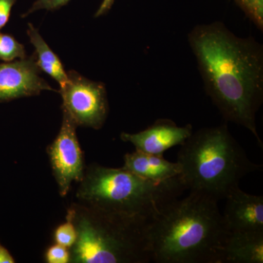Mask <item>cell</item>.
I'll return each instance as SVG.
<instances>
[{"label":"cell","instance_id":"obj_1","mask_svg":"<svg viewBox=\"0 0 263 263\" xmlns=\"http://www.w3.org/2000/svg\"><path fill=\"white\" fill-rule=\"evenodd\" d=\"M208 96L228 122L248 129L263 148L256 116L263 102V47L221 22L195 26L188 34Z\"/></svg>","mask_w":263,"mask_h":263},{"label":"cell","instance_id":"obj_2","mask_svg":"<svg viewBox=\"0 0 263 263\" xmlns=\"http://www.w3.org/2000/svg\"><path fill=\"white\" fill-rule=\"evenodd\" d=\"M219 200L190 191L161 211L146 228L151 261L158 263H221L228 231Z\"/></svg>","mask_w":263,"mask_h":263},{"label":"cell","instance_id":"obj_3","mask_svg":"<svg viewBox=\"0 0 263 263\" xmlns=\"http://www.w3.org/2000/svg\"><path fill=\"white\" fill-rule=\"evenodd\" d=\"M82 181L78 196L88 207L145 228L186 190L179 176L151 181L123 167L99 165L90 167Z\"/></svg>","mask_w":263,"mask_h":263},{"label":"cell","instance_id":"obj_4","mask_svg":"<svg viewBox=\"0 0 263 263\" xmlns=\"http://www.w3.org/2000/svg\"><path fill=\"white\" fill-rule=\"evenodd\" d=\"M179 176L190 191H199L218 200L239 186L240 180L262 165L249 160L226 124L193 132L178 153Z\"/></svg>","mask_w":263,"mask_h":263},{"label":"cell","instance_id":"obj_5","mask_svg":"<svg viewBox=\"0 0 263 263\" xmlns=\"http://www.w3.org/2000/svg\"><path fill=\"white\" fill-rule=\"evenodd\" d=\"M77 231L70 262H151L146 228L120 220L88 207L85 214L70 211Z\"/></svg>","mask_w":263,"mask_h":263},{"label":"cell","instance_id":"obj_6","mask_svg":"<svg viewBox=\"0 0 263 263\" xmlns=\"http://www.w3.org/2000/svg\"><path fill=\"white\" fill-rule=\"evenodd\" d=\"M68 81L60 87L62 108L77 126L100 129L108 114L106 89L103 83L95 82L75 71L67 73Z\"/></svg>","mask_w":263,"mask_h":263},{"label":"cell","instance_id":"obj_7","mask_svg":"<svg viewBox=\"0 0 263 263\" xmlns=\"http://www.w3.org/2000/svg\"><path fill=\"white\" fill-rule=\"evenodd\" d=\"M76 123L63 111L61 129L48 152L53 175L61 196L70 191L73 181H81L84 176V160L77 136Z\"/></svg>","mask_w":263,"mask_h":263},{"label":"cell","instance_id":"obj_8","mask_svg":"<svg viewBox=\"0 0 263 263\" xmlns=\"http://www.w3.org/2000/svg\"><path fill=\"white\" fill-rule=\"evenodd\" d=\"M35 55L20 61L0 64V101L34 96L53 89L40 77Z\"/></svg>","mask_w":263,"mask_h":263},{"label":"cell","instance_id":"obj_9","mask_svg":"<svg viewBox=\"0 0 263 263\" xmlns=\"http://www.w3.org/2000/svg\"><path fill=\"white\" fill-rule=\"evenodd\" d=\"M193 133L191 124L179 127L171 119H160L139 133H122L121 139L134 145L136 150L162 155L172 147L182 145Z\"/></svg>","mask_w":263,"mask_h":263},{"label":"cell","instance_id":"obj_10","mask_svg":"<svg viewBox=\"0 0 263 263\" xmlns=\"http://www.w3.org/2000/svg\"><path fill=\"white\" fill-rule=\"evenodd\" d=\"M223 220L228 232H263V197L251 195L239 186L226 197Z\"/></svg>","mask_w":263,"mask_h":263},{"label":"cell","instance_id":"obj_11","mask_svg":"<svg viewBox=\"0 0 263 263\" xmlns=\"http://www.w3.org/2000/svg\"><path fill=\"white\" fill-rule=\"evenodd\" d=\"M263 232H228L221 263H262Z\"/></svg>","mask_w":263,"mask_h":263},{"label":"cell","instance_id":"obj_12","mask_svg":"<svg viewBox=\"0 0 263 263\" xmlns=\"http://www.w3.org/2000/svg\"><path fill=\"white\" fill-rule=\"evenodd\" d=\"M122 167L143 179L155 181L178 177L181 171L179 162H169L162 155L145 153L138 150L124 156Z\"/></svg>","mask_w":263,"mask_h":263},{"label":"cell","instance_id":"obj_13","mask_svg":"<svg viewBox=\"0 0 263 263\" xmlns=\"http://www.w3.org/2000/svg\"><path fill=\"white\" fill-rule=\"evenodd\" d=\"M27 34L30 39V42L35 48L34 54L36 56L37 67L40 70L46 72L51 76L52 79L56 80L60 84V87H62L68 81V76L65 72L60 59L48 46L46 41L41 37L37 29L34 28L32 24H29Z\"/></svg>","mask_w":263,"mask_h":263},{"label":"cell","instance_id":"obj_14","mask_svg":"<svg viewBox=\"0 0 263 263\" xmlns=\"http://www.w3.org/2000/svg\"><path fill=\"white\" fill-rule=\"evenodd\" d=\"M26 57L25 48L14 37L8 34L0 33V60L12 62L15 59Z\"/></svg>","mask_w":263,"mask_h":263},{"label":"cell","instance_id":"obj_15","mask_svg":"<svg viewBox=\"0 0 263 263\" xmlns=\"http://www.w3.org/2000/svg\"><path fill=\"white\" fill-rule=\"evenodd\" d=\"M260 31L263 30V0H233Z\"/></svg>","mask_w":263,"mask_h":263},{"label":"cell","instance_id":"obj_16","mask_svg":"<svg viewBox=\"0 0 263 263\" xmlns=\"http://www.w3.org/2000/svg\"><path fill=\"white\" fill-rule=\"evenodd\" d=\"M67 222L57 228L54 233V239L57 245L63 246L67 249L71 248L77 238V231L71 213L68 212Z\"/></svg>","mask_w":263,"mask_h":263},{"label":"cell","instance_id":"obj_17","mask_svg":"<svg viewBox=\"0 0 263 263\" xmlns=\"http://www.w3.org/2000/svg\"><path fill=\"white\" fill-rule=\"evenodd\" d=\"M46 259L48 263H67L70 260V253L67 247L57 243L48 249Z\"/></svg>","mask_w":263,"mask_h":263},{"label":"cell","instance_id":"obj_18","mask_svg":"<svg viewBox=\"0 0 263 263\" xmlns=\"http://www.w3.org/2000/svg\"><path fill=\"white\" fill-rule=\"evenodd\" d=\"M70 0H37L31 7L30 9L23 16H27L33 12L41 9L53 10L61 8L70 2Z\"/></svg>","mask_w":263,"mask_h":263},{"label":"cell","instance_id":"obj_19","mask_svg":"<svg viewBox=\"0 0 263 263\" xmlns=\"http://www.w3.org/2000/svg\"><path fill=\"white\" fill-rule=\"evenodd\" d=\"M16 0H0V29L6 25L9 21L12 8Z\"/></svg>","mask_w":263,"mask_h":263},{"label":"cell","instance_id":"obj_20","mask_svg":"<svg viewBox=\"0 0 263 263\" xmlns=\"http://www.w3.org/2000/svg\"><path fill=\"white\" fill-rule=\"evenodd\" d=\"M114 1H115V0H103L100 8H99L96 14H95V17L101 16V15L106 13L110 9V8H111Z\"/></svg>","mask_w":263,"mask_h":263},{"label":"cell","instance_id":"obj_21","mask_svg":"<svg viewBox=\"0 0 263 263\" xmlns=\"http://www.w3.org/2000/svg\"><path fill=\"white\" fill-rule=\"evenodd\" d=\"M15 262L14 259L12 257L10 252L5 247L0 245V263Z\"/></svg>","mask_w":263,"mask_h":263}]
</instances>
